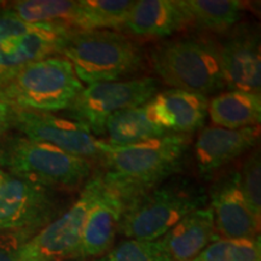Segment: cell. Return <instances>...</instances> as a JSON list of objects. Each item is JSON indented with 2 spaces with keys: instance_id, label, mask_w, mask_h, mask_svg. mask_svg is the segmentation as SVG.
Returning <instances> with one entry per match:
<instances>
[{
  "instance_id": "4",
  "label": "cell",
  "mask_w": 261,
  "mask_h": 261,
  "mask_svg": "<svg viewBox=\"0 0 261 261\" xmlns=\"http://www.w3.org/2000/svg\"><path fill=\"white\" fill-rule=\"evenodd\" d=\"M152 69L172 89L207 96L225 87L219 42L194 34L165 41L150 52Z\"/></svg>"
},
{
  "instance_id": "23",
  "label": "cell",
  "mask_w": 261,
  "mask_h": 261,
  "mask_svg": "<svg viewBox=\"0 0 261 261\" xmlns=\"http://www.w3.org/2000/svg\"><path fill=\"white\" fill-rule=\"evenodd\" d=\"M76 2L71 0H22L10 9L29 23H60L69 27Z\"/></svg>"
},
{
  "instance_id": "13",
  "label": "cell",
  "mask_w": 261,
  "mask_h": 261,
  "mask_svg": "<svg viewBox=\"0 0 261 261\" xmlns=\"http://www.w3.org/2000/svg\"><path fill=\"white\" fill-rule=\"evenodd\" d=\"M225 86L230 91L260 93L261 57L259 34L242 25L219 42Z\"/></svg>"
},
{
  "instance_id": "11",
  "label": "cell",
  "mask_w": 261,
  "mask_h": 261,
  "mask_svg": "<svg viewBox=\"0 0 261 261\" xmlns=\"http://www.w3.org/2000/svg\"><path fill=\"white\" fill-rule=\"evenodd\" d=\"M12 127L29 139L56 146L68 154L100 161L104 140L98 139L83 123L51 113L14 110Z\"/></svg>"
},
{
  "instance_id": "15",
  "label": "cell",
  "mask_w": 261,
  "mask_h": 261,
  "mask_svg": "<svg viewBox=\"0 0 261 261\" xmlns=\"http://www.w3.org/2000/svg\"><path fill=\"white\" fill-rule=\"evenodd\" d=\"M259 126L228 129L218 126L204 127L194 146L195 161L203 177L215 172L247 154L259 140Z\"/></svg>"
},
{
  "instance_id": "9",
  "label": "cell",
  "mask_w": 261,
  "mask_h": 261,
  "mask_svg": "<svg viewBox=\"0 0 261 261\" xmlns=\"http://www.w3.org/2000/svg\"><path fill=\"white\" fill-rule=\"evenodd\" d=\"M104 189L103 174L85 182L77 200L60 217L21 244L19 261H70L77 259L86 215Z\"/></svg>"
},
{
  "instance_id": "7",
  "label": "cell",
  "mask_w": 261,
  "mask_h": 261,
  "mask_svg": "<svg viewBox=\"0 0 261 261\" xmlns=\"http://www.w3.org/2000/svg\"><path fill=\"white\" fill-rule=\"evenodd\" d=\"M74 31L60 23H29L10 8L0 10V87L27 65L61 55Z\"/></svg>"
},
{
  "instance_id": "22",
  "label": "cell",
  "mask_w": 261,
  "mask_h": 261,
  "mask_svg": "<svg viewBox=\"0 0 261 261\" xmlns=\"http://www.w3.org/2000/svg\"><path fill=\"white\" fill-rule=\"evenodd\" d=\"M190 25L207 33H226L242 17L243 5L237 0H180Z\"/></svg>"
},
{
  "instance_id": "21",
  "label": "cell",
  "mask_w": 261,
  "mask_h": 261,
  "mask_svg": "<svg viewBox=\"0 0 261 261\" xmlns=\"http://www.w3.org/2000/svg\"><path fill=\"white\" fill-rule=\"evenodd\" d=\"M135 5L129 0H79L69 27L75 31H113L121 28Z\"/></svg>"
},
{
  "instance_id": "14",
  "label": "cell",
  "mask_w": 261,
  "mask_h": 261,
  "mask_svg": "<svg viewBox=\"0 0 261 261\" xmlns=\"http://www.w3.org/2000/svg\"><path fill=\"white\" fill-rule=\"evenodd\" d=\"M125 207L122 195L104 180L103 191L85 219L77 259L102 256L112 249L120 231Z\"/></svg>"
},
{
  "instance_id": "3",
  "label": "cell",
  "mask_w": 261,
  "mask_h": 261,
  "mask_svg": "<svg viewBox=\"0 0 261 261\" xmlns=\"http://www.w3.org/2000/svg\"><path fill=\"white\" fill-rule=\"evenodd\" d=\"M0 168L10 175L60 191H73L91 178L92 162L22 135L0 140Z\"/></svg>"
},
{
  "instance_id": "1",
  "label": "cell",
  "mask_w": 261,
  "mask_h": 261,
  "mask_svg": "<svg viewBox=\"0 0 261 261\" xmlns=\"http://www.w3.org/2000/svg\"><path fill=\"white\" fill-rule=\"evenodd\" d=\"M191 137L168 135L138 144L113 146L104 142L103 178L125 198L137 196L178 175L187 165Z\"/></svg>"
},
{
  "instance_id": "16",
  "label": "cell",
  "mask_w": 261,
  "mask_h": 261,
  "mask_svg": "<svg viewBox=\"0 0 261 261\" xmlns=\"http://www.w3.org/2000/svg\"><path fill=\"white\" fill-rule=\"evenodd\" d=\"M149 106L159 125L169 135H187L202 128L208 116L207 96L169 89L156 93Z\"/></svg>"
},
{
  "instance_id": "24",
  "label": "cell",
  "mask_w": 261,
  "mask_h": 261,
  "mask_svg": "<svg viewBox=\"0 0 261 261\" xmlns=\"http://www.w3.org/2000/svg\"><path fill=\"white\" fill-rule=\"evenodd\" d=\"M192 261H261L260 238H218Z\"/></svg>"
},
{
  "instance_id": "29",
  "label": "cell",
  "mask_w": 261,
  "mask_h": 261,
  "mask_svg": "<svg viewBox=\"0 0 261 261\" xmlns=\"http://www.w3.org/2000/svg\"><path fill=\"white\" fill-rule=\"evenodd\" d=\"M3 177H4V171L0 168V182H2V180H3Z\"/></svg>"
},
{
  "instance_id": "27",
  "label": "cell",
  "mask_w": 261,
  "mask_h": 261,
  "mask_svg": "<svg viewBox=\"0 0 261 261\" xmlns=\"http://www.w3.org/2000/svg\"><path fill=\"white\" fill-rule=\"evenodd\" d=\"M27 238L16 233L0 232V261H19L18 250Z\"/></svg>"
},
{
  "instance_id": "6",
  "label": "cell",
  "mask_w": 261,
  "mask_h": 261,
  "mask_svg": "<svg viewBox=\"0 0 261 261\" xmlns=\"http://www.w3.org/2000/svg\"><path fill=\"white\" fill-rule=\"evenodd\" d=\"M83 90L70 62L51 56L27 65L0 87V99L14 109L52 113L67 110Z\"/></svg>"
},
{
  "instance_id": "26",
  "label": "cell",
  "mask_w": 261,
  "mask_h": 261,
  "mask_svg": "<svg viewBox=\"0 0 261 261\" xmlns=\"http://www.w3.org/2000/svg\"><path fill=\"white\" fill-rule=\"evenodd\" d=\"M240 185L246 200L257 217L261 218V159L259 150H254L238 169Z\"/></svg>"
},
{
  "instance_id": "18",
  "label": "cell",
  "mask_w": 261,
  "mask_h": 261,
  "mask_svg": "<svg viewBox=\"0 0 261 261\" xmlns=\"http://www.w3.org/2000/svg\"><path fill=\"white\" fill-rule=\"evenodd\" d=\"M211 207L191 212L158 242L169 261H192L218 240Z\"/></svg>"
},
{
  "instance_id": "2",
  "label": "cell",
  "mask_w": 261,
  "mask_h": 261,
  "mask_svg": "<svg viewBox=\"0 0 261 261\" xmlns=\"http://www.w3.org/2000/svg\"><path fill=\"white\" fill-rule=\"evenodd\" d=\"M207 202V191L197 181L174 175L126 204L119 233L128 240L158 241Z\"/></svg>"
},
{
  "instance_id": "20",
  "label": "cell",
  "mask_w": 261,
  "mask_h": 261,
  "mask_svg": "<svg viewBox=\"0 0 261 261\" xmlns=\"http://www.w3.org/2000/svg\"><path fill=\"white\" fill-rule=\"evenodd\" d=\"M208 115L215 126L228 129L259 126L261 94L228 91L215 96L208 104Z\"/></svg>"
},
{
  "instance_id": "5",
  "label": "cell",
  "mask_w": 261,
  "mask_h": 261,
  "mask_svg": "<svg viewBox=\"0 0 261 261\" xmlns=\"http://www.w3.org/2000/svg\"><path fill=\"white\" fill-rule=\"evenodd\" d=\"M81 84L119 81L142 69L144 54L138 44L115 31H74L62 54Z\"/></svg>"
},
{
  "instance_id": "8",
  "label": "cell",
  "mask_w": 261,
  "mask_h": 261,
  "mask_svg": "<svg viewBox=\"0 0 261 261\" xmlns=\"http://www.w3.org/2000/svg\"><path fill=\"white\" fill-rule=\"evenodd\" d=\"M64 192L4 172L0 182V232L29 240L63 214Z\"/></svg>"
},
{
  "instance_id": "12",
  "label": "cell",
  "mask_w": 261,
  "mask_h": 261,
  "mask_svg": "<svg viewBox=\"0 0 261 261\" xmlns=\"http://www.w3.org/2000/svg\"><path fill=\"white\" fill-rule=\"evenodd\" d=\"M219 238L252 240L259 237L260 217L254 213L240 185L238 171L225 172L207 192Z\"/></svg>"
},
{
  "instance_id": "25",
  "label": "cell",
  "mask_w": 261,
  "mask_h": 261,
  "mask_svg": "<svg viewBox=\"0 0 261 261\" xmlns=\"http://www.w3.org/2000/svg\"><path fill=\"white\" fill-rule=\"evenodd\" d=\"M96 261H169L158 241L125 240Z\"/></svg>"
},
{
  "instance_id": "28",
  "label": "cell",
  "mask_w": 261,
  "mask_h": 261,
  "mask_svg": "<svg viewBox=\"0 0 261 261\" xmlns=\"http://www.w3.org/2000/svg\"><path fill=\"white\" fill-rule=\"evenodd\" d=\"M14 110L9 103L0 99V140L4 138L8 130L12 127Z\"/></svg>"
},
{
  "instance_id": "10",
  "label": "cell",
  "mask_w": 261,
  "mask_h": 261,
  "mask_svg": "<svg viewBox=\"0 0 261 261\" xmlns=\"http://www.w3.org/2000/svg\"><path fill=\"white\" fill-rule=\"evenodd\" d=\"M159 83L156 77L145 76L89 85L65 114L68 119L86 126L93 136H104L110 117L149 102L159 93Z\"/></svg>"
},
{
  "instance_id": "19",
  "label": "cell",
  "mask_w": 261,
  "mask_h": 261,
  "mask_svg": "<svg viewBox=\"0 0 261 261\" xmlns=\"http://www.w3.org/2000/svg\"><path fill=\"white\" fill-rule=\"evenodd\" d=\"M168 135L156 121L148 102L110 117L104 130L106 143L113 146L138 144Z\"/></svg>"
},
{
  "instance_id": "17",
  "label": "cell",
  "mask_w": 261,
  "mask_h": 261,
  "mask_svg": "<svg viewBox=\"0 0 261 261\" xmlns=\"http://www.w3.org/2000/svg\"><path fill=\"white\" fill-rule=\"evenodd\" d=\"M190 25L180 0L135 2L122 28L133 37L168 38Z\"/></svg>"
}]
</instances>
